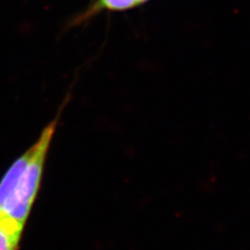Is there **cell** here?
Segmentation results:
<instances>
[{
	"label": "cell",
	"mask_w": 250,
	"mask_h": 250,
	"mask_svg": "<svg viewBox=\"0 0 250 250\" xmlns=\"http://www.w3.org/2000/svg\"><path fill=\"white\" fill-rule=\"evenodd\" d=\"M23 228L0 216V250H18Z\"/></svg>",
	"instance_id": "cell-3"
},
{
	"label": "cell",
	"mask_w": 250,
	"mask_h": 250,
	"mask_svg": "<svg viewBox=\"0 0 250 250\" xmlns=\"http://www.w3.org/2000/svg\"><path fill=\"white\" fill-rule=\"evenodd\" d=\"M147 1H149V0H140V4L142 5V4L146 3V2H147Z\"/></svg>",
	"instance_id": "cell-4"
},
{
	"label": "cell",
	"mask_w": 250,
	"mask_h": 250,
	"mask_svg": "<svg viewBox=\"0 0 250 250\" xmlns=\"http://www.w3.org/2000/svg\"><path fill=\"white\" fill-rule=\"evenodd\" d=\"M139 5H141L140 0H95L90 5L88 9L77 19V21H82L87 20V18H91L103 10L124 11L133 9Z\"/></svg>",
	"instance_id": "cell-2"
},
{
	"label": "cell",
	"mask_w": 250,
	"mask_h": 250,
	"mask_svg": "<svg viewBox=\"0 0 250 250\" xmlns=\"http://www.w3.org/2000/svg\"><path fill=\"white\" fill-rule=\"evenodd\" d=\"M62 107L58 116L43 129L36 143L29 148L28 160L19 173L9 199L0 210V216L7 218L23 229L40 190L45 159L59 125Z\"/></svg>",
	"instance_id": "cell-1"
}]
</instances>
